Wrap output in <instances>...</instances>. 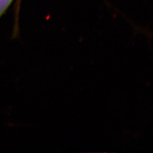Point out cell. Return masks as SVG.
<instances>
[{"mask_svg":"<svg viewBox=\"0 0 153 153\" xmlns=\"http://www.w3.org/2000/svg\"><path fill=\"white\" fill-rule=\"evenodd\" d=\"M13 0H0V18L4 15Z\"/></svg>","mask_w":153,"mask_h":153,"instance_id":"obj_1","label":"cell"}]
</instances>
